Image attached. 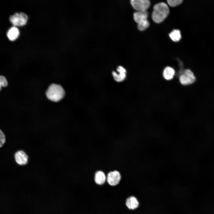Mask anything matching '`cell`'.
<instances>
[{
    "instance_id": "2",
    "label": "cell",
    "mask_w": 214,
    "mask_h": 214,
    "mask_svg": "<svg viewBox=\"0 0 214 214\" xmlns=\"http://www.w3.org/2000/svg\"><path fill=\"white\" fill-rule=\"evenodd\" d=\"M46 95L49 100L54 102H58L64 97L65 92L61 86L53 84L49 86Z\"/></svg>"
},
{
    "instance_id": "7",
    "label": "cell",
    "mask_w": 214,
    "mask_h": 214,
    "mask_svg": "<svg viewBox=\"0 0 214 214\" xmlns=\"http://www.w3.org/2000/svg\"><path fill=\"white\" fill-rule=\"evenodd\" d=\"M16 162L20 165L26 164L28 161V156L23 151L19 150L16 152L15 155Z\"/></svg>"
},
{
    "instance_id": "1",
    "label": "cell",
    "mask_w": 214,
    "mask_h": 214,
    "mask_svg": "<svg viewBox=\"0 0 214 214\" xmlns=\"http://www.w3.org/2000/svg\"><path fill=\"white\" fill-rule=\"evenodd\" d=\"M169 12V7L165 3L163 2L158 3L153 7L152 19L155 22L160 23L166 19Z\"/></svg>"
},
{
    "instance_id": "18",
    "label": "cell",
    "mask_w": 214,
    "mask_h": 214,
    "mask_svg": "<svg viewBox=\"0 0 214 214\" xmlns=\"http://www.w3.org/2000/svg\"><path fill=\"white\" fill-rule=\"evenodd\" d=\"M0 147H1L5 141V137L4 133L1 130L0 131Z\"/></svg>"
},
{
    "instance_id": "13",
    "label": "cell",
    "mask_w": 214,
    "mask_h": 214,
    "mask_svg": "<svg viewBox=\"0 0 214 214\" xmlns=\"http://www.w3.org/2000/svg\"><path fill=\"white\" fill-rule=\"evenodd\" d=\"M126 205L130 209H134L137 208L139 203L137 199L135 197L132 196L128 198L126 201Z\"/></svg>"
},
{
    "instance_id": "11",
    "label": "cell",
    "mask_w": 214,
    "mask_h": 214,
    "mask_svg": "<svg viewBox=\"0 0 214 214\" xmlns=\"http://www.w3.org/2000/svg\"><path fill=\"white\" fill-rule=\"evenodd\" d=\"M175 74V71L172 67L168 66L163 70V75L164 78L167 80L172 79Z\"/></svg>"
},
{
    "instance_id": "15",
    "label": "cell",
    "mask_w": 214,
    "mask_h": 214,
    "mask_svg": "<svg viewBox=\"0 0 214 214\" xmlns=\"http://www.w3.org/2000/svg\"><path fill=\"white\" fill-rule=\"evenodd\" d=\"M150 26V23L147 20L137 24L138 29L143 31L147 29Z\"/></svg>"
},
{
    "instance_id": "17",
    "label": "cell",
    "mask_w": 214,
    "mask_h": 214,
    "mask_svg": "<svg viewBox=\"0 0 214 214\" xmlns=\"http://www.w3.org/2000/svg\"><path fill=\"white\" fill-rule=\"evenodd\" d=\"M8 82L5 77L3 76H1L0 77V88L1 89L2 87H5L7 86Z\"/></svg>"
},
{
    "instance_id": "5",
    "label": "cell",
    "mask_w": 214,
    "mask_h": 214,
    "mask_svg": "<svg viewBox=\"0 0 214 214\" xmlns=\"http://www.w3.org/2000/svg\"><path fill=\"white\" fill-rule=\"evenodd\" d=\"M130 3L137 11H147L150 5V2L148 0H131Z\"/></svg>"
},
{
    "instance_id": "16",
    "label": "cell",
    "mask_w": 214,
    "mask_h": 214,
    "mask_svg": "<svg viewBox=\"0 0 214 214\" xmlns=\"http://www.w3.org/2000/svg\"><path fill=\"white\" fill-rule=\"evenodd\" d=\"M168 4L171 7H174L181 4L182 2V0H168Z\"/></svg>"
},
{
    "instance_id": "4",
    "label": "cell",
    "mask_w": 214,
    "mask_h": 214,
    "mask_svg": "<svg viewBox=\"0 0 214 214\" xmlns=\"http://www.w3.org/2000/svg\"><path fill=\"white\" fill-rule=\"evenodd\" d=\"M28 16L23 12H17L10 16V20L14 26H22L26 24Z\"/></svg>"
},
{
    "instance_id": "14",
    "label": "cell",
    "mask_w": 214,
    "mask_h": 214,
    "mask_svg": "<svg viewBox=\"0 0 214 214\" xmlns=\"http://www.w3.org/2000/svg\"><path fill=\"white\" fill-rule=\"evenodd\" d=\"M169 36L173 41L177 42L179 41L181 37V33L178 29H174L170 32Z\"/></svg>"
},
{
    "instance_id": "12",
    "label": "cell",
    "mask_w": 214,
    "mask_h": 214,
    "mask_svg": "<svg viewBox=\"0 0 214 214\" xmlns=\"http://www.w3.org/2000/svg\"><path fill=\"white\" fill-rule=\"evenodd\" d=\"M106 179L105 175L102 171H98L95 173V180L97 184L99 185L103 184L105 182Z\"/></svg>"
},
{
    "instance_id": "8",
    "label": "cell",
    "mask_w": 214,
    "mask_h": 214,
    "mask_svg": "<svg viewBox=\"0 0 214 214\" xmlns=\"http://www.w3.org/2000/svg\"><path fill=\"white\" fill-rule=\"evenodd\" d=\"M117 70L119 72L118 74L114 71L112 72L114 78L117 82H121L126 78V70L123 67L119 66L117 67Z\"/></svg>"
},
{
    "instance_id": "10",
    "label": "cell",
    "mask_w": 214,
    "mask_h": 214,
    "mask_svg": "<svg viewBox=\"0 0 214 214\" xmlns=\"http://www.w3.org/2000/svg\"><path fill=\"white\" fill-rule=\"evenodd\" d=\"M19 34L18 29L16 27L13 26L10 28L7 31V36L9 39L13 41L16 39Z\"/></svg>"
},
{
    "instance_id": "6",
    "label": "cell",
    "mask_w": 214,
    "mask_h": 214,
    "mask_svg": "<svg viewBox=\"0 0 214 214\" xmlns=\"http://www.w3.org/2000/svg\"><path fill=\"white\" fill-rule=\"evenodd\" d=\"M106 179L110 185L115 186L119 183L121 179V175L118 171H111L108 173Z\"/></svg>"
},
{
    "instance_id": "9",
    "label": "cell",
    "mask_w": 214,
    "mask_h": 214,
    "mask_svg": "<svg viewBox=\"0 0 214 214\" xmlns=\"http://www.w3.org/2000/svg\"><path fill=\"white\" fill-rule=\"evenodd\" d=\"M148 13L147 11H136L133 14V18L137 23L147 20Z\"/></svg>"
},
{
    "instance_id": "3",
    "label": "cell",
    "mask_w": 214,
    "mask_h": 214,
    "mask_svg": "<svg viewBox=\"0 0 214 214\" xmlns=\"http://www.w3.org/2000/svg\"><path fill=\"white\" fill-rule=\"evenodd\" d=\"M180 83L183 85H188L194 83L196 78L193 73L190 69L185 70L179 78Z\"/></svg>"
}]
</instances>
